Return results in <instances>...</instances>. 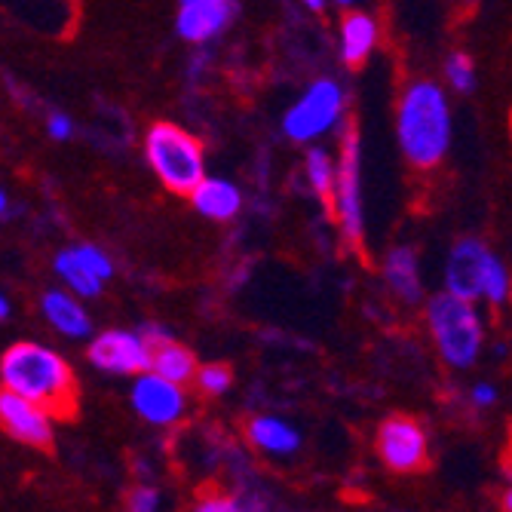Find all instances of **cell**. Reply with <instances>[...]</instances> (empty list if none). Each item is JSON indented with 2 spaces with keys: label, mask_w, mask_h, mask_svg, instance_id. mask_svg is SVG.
<instances>
[{
  "label": "cell",
  "mask_w": 512,
  "mask_h": 512,
  "mask_svg": "<svg viewBox=\"0 0 512 512\" xmlns=\"http://www.w3.org/2000/svg\"><path fill=\"white\" fill-rule=\"evenodd\" d=\"M393 129L402 160L414 172H436L454 145V108L442 80L411 77L396 99Z\"/></svg>",
  "instance_id": "obj_1"
},
{
  "label": "cell",
  "mask_w": 512,
  "mask_h": 512,
  "mask_svg": "<svg viewBox=\"0 0 512 512\" xmlns=\"http://www.w3.org/2000/svg\"><path fill=\"white\" fill-rule=\"evenodd\" d=\"M0 384L37 402L56 421H71L77 414V378L71 365L50 347L37 341H16L0 356Z\"/></svg>",
  "instance_id": "obj_2"
},
{
  "label": "cell",
  "mask_w": 512,
  "mask_h": 512,
  "mask_svg": "<svg viewBox=\"0 0 512 512\" xmlns=\"http://www.w3.org/2000/svg\"><path fill=\"white\" fill-rule=\"evenodd\" d=\"M424 332L439 356V362L451 371H470L479 365L488 347V316L485 307L439 289L424 298Z\"/></svg>",
  "instance_id": "obj_3"
},
{
  "label": "cell",
  "mask_w": 512,
  "mask_h": 512,
  "mask_svg": "<svg viewBox=\"0 0 512 512\" xmlns=\"http://www.w3.org/2000/svg\"><path fill=\"white\" fill-rule=\"evenodd\" d=\"M442 289L497 310L512 301V267L482 237H460L442 261Z\"/></svg>",
  "instance_id": "obj_4"
},
{
  "label": "cell",
  "mask_w": 512,
  "mask_h": 512,
  "mask_svg": "<svg viewBox=\"0 0 512 512\" xmlns=\"http://www.w3.org/2000/svg\"><path fill=\"white\" fill-rule=\"evenodd\" d=\"M145 157L163 188L191 197V191L206 178L203 142L178 123H154L145 135Z\"/></svg>",
  "instance_id": "obj_5"
},
{
  "label": "cell",
  "mask_w": 512,
  "mask_h": 512,
  "mask_svg": "<svg viewBox=\"0 0 512 512\" xmlns=\"http://www.w3.org/2000/svg\"><path fill=\"white\" fill-rule=\"evenodd\" d=\"M335 188L329 197V212L338 224V234L350 249L365 246V188H362V138L356 126H347L338 142Z\"/></svg>",
  "instance_id": "obj_6"
},
{
  "label": "cell",
  "mask_w": 512,
  "mask_h": 512,
  "mask_svg": "<svg viewBox=\"0 0 512 512\" xmlns=\"http://www.w3.org/2000/svg\"><path fill=\"white\" fill-rule=\"evenodd\" d=\"M347 117V89L335 77L313 80L283 117V132L295 145H316Z\"/></svg>",
  "instance_id": "obj_7"
},
{
  "label": "cell",
  "mask_w": 512,
  "mask_h": 512,
  "mask_svg": "<svg viewBox=\"0 0 512 512\" xmlns=\"http://www.w3.org/2000/svg\"><path fill=\"white\" fill-rule=\"evenodd\" d=\"M375 451L384 470H390L393 476L424 473L430 463V433L417 417L393 414L378 427Z\"/></svg>",
  "instance_id": "obj_8"
},
{
  "label": "cell",
  "mask_w": 512,
  "mask_h": 512,
  "mask_svg": "<svg viewBox=\"0 0 512 512\" xmlns=\"http://www.w3.org/2000/svg\"><path fill=\"white\" fill-rule=\"evenodd\" d=\"M56 417L40 408L37 402L19 396L16 390L0 384V430L7 436H13L16 442L28 445V448H40L50 451L56 442V430H53Z\"/></svg>",
  "instance_id": "obj_9"
},
{
  "label": "cell",
  "mask_w": 512,
  "mask_h": 512,
  "mask_svg": "<svg viewBox=\"0 0 512 512\" xmlns=\"http://www.w3.org/2000/svg\"><path fill=\"white\" fill-rule=\"evenodd\" d=\"M89 362L111 375H142L151 371V344L142 332H102L89 344Z\"/></svg>",
  "instance_id": "obj_10"
},
{
  "label": "cell",
  "mask_w": 512,
  "mask_h": 512,
  "mask_svg": "<svg viewBox=\"0 0 512 512\" xmlns=\"http://www.w3.org/2000/svg\"><path fill=\"white\" fill-rule=\"evenodd\" d=\"M381 279L393 301L402 307H421L427 298V279H424V261L411 243H396L381 258Z\"/></svg>",
  "instance_id": "obj_11"
},
{
  "label": "cell",
  "mask_w": 512,
  "mask_h": 512,
  "mask_svg": "<svg viewBox=\"0 0 512 512\" xmlns=\"http://www.w3.org/2000/svg\"><path fill=\"white\" fill-rule=\"evenodd\" d=\"M129 399H132V408H135L138 417H142V421L160 424V427L178 424L181 414H184V405H188L181 384L157 375V371H151V375H148V371H142L138 381L132 384Z\"/></svg>",
  "instance_id": "obj_12"
},
{
  "label": "cell",
  "mask_w": 512,
  "mask_h": 512,
  "mask_svg": "<svg viewBox=\"0 0 512 512\" xmlns=\"http://www.w3.org/2000/svg\"><path fill=\"white\" fill-rule=\"evenodd\" d=\"M237 16V0H178L175 28L188 43L218 37Z\"/></svg>",
  "instance_id": "obj_13"
},
{
  "label": "cell",
  "mask_w": 512,
  "mask_h": 512,
  "mask_svg": "<svg viewBox=\"0 0 512 512\" xmlns=\"http://www.w3.org/2000/svg\"><path fill=\"white\" fill-rule=\"evenodd\" d=\"M381 46V22L365 10H344L338 25V56L347 68H362Z\"/></svg>",
  "instance_id": "obj_14"
},
{
  "label": "cell",
  "mask_w": 512,
  "mask_h": 512,
  "mask_svg": "<svg viewBox=\"0 0 512 512\" xmlns=\"http://www.w3.org/2000/svg\"><path fill=\"white\" fill-rule=\"evenodd\" d=\"M142 335L151 344V371H157V375H163V378H169V381H175L181 387L188 381H194L197 359H194V353L188 347L172 341L166 335V329H160V325H145Z\"/></svg>",
  "instance_id": "obj_15"
},
{
  "label": "cell",
  "mask_w": 512,
  "mask_h": 512,
  "mask_svg": "<svg viewBox=\"0 0 512 512\" xmlns=\"http://www.w3.org/2000/svg\"><path fill=\"white\" fill-rule=\"evenodd\" d=\"M191 203L209 221H230V218H237L243 209V194L234 181L206 175L191 191Z\"/></svg>",
  "instance_id": "obj_16"
},
{
  "label": "cell",
  "mask_w": 512,
  "mask_h": 512,
  "mask_svg": "<svg viewBox=\"0 0 512 512\" xmlns=\"http://www.w3.org/2000/svg\"><path fill=\"white\" fill-rule=\"evenodd\" d=\"M40 307H43L46 322H50L59 335H65V338H86V335H92V319H89V313L83 310V304L74 295L50 289V292L43 295Z\"/></svg>",
  "instance_id": "obj_17"
},
{
  "label": "cell",
  "mask_w": 512,
  "mask_h": 512,
  "mask_svg": "<svg viewBox=\"0 0 512 512\" xmlns=\"http://www.w3.org/2000/svg\"><path fill=\"white\" fill-rule=\"evenodd\" d=\"M249 442L273 457H289L301 448V433L276 414H258L249 424Z\"/></svg>",
  "instance_id": "obj_18"
},
{
  "label": "cell",
  "mask_w": 512,
  "mask_h": 512,
  "mask_svg": "<svg viewBox=\"0 0 512 512\" xmlns=\"http://www.w3.org/2000/svg\"><path fill=\"white\" fill-rule=\"evenodd\" d=\"M335 169H338V160L325 151L322 145H310L307 148V157H304V178L310 184V191L322 200L329 203L332 197V188H335Z\"/></svg>",
  "instance_id": "obj_19"
},
{
  "label": "cell",
  "mask_w": 512,
  "mask_h": 512,
  "mask_svg": "<svg viewBox=\"0 0 512 512\" xmlns=\"http://www.w3.org/2000/svg\"><path fill=\"white\" fill-rule=\"evenodd\" d=\"M442 83L448 92H457V96H470L479 86V71L470 53L463 50H451L442 62Z\"/></svg>",
  "instance_id": "obj_20"
},
{
  "label": "cell",
  "mask_w": 512,
  "mask_h": 512,
  "mask_svg": "<svg viewBox=\"0 0 512 512\" xmlns=\"http://www.w3.org/2000/svg\"><path fill=\"white\" fill-rule=\"evenodd\" d=\"M56 273L65 279V286L77 295V298H96L102 292V279L99 276H92L74 255L71 249L68 252H59L56 258Z\"/></svg>",
  "instance_id": "obj_21"
},
{
  "label": "cell",
  "mask_w": 512,
  "mask_h": 512,
  "mask_svg": "<svg viewBox=\"0 0 512 512\" xmlns=\"http://www.w3.org/2000/svg\"><path fill=\"white\" fill-rule=\"evenodd\" d=\"M197 387L203 396H221L230 390V384H234V371H230V365H221V362H209V365H200L197 375H194Z\"/></svg>",
  "instance_id": "obj_22"
},
{
  "label": "cell",
  "mask_w": 512,
  "mask_h": 512,
  "mask_svg": "<svg viewBox=\"0 0 512 512\" xmlns=\"http://www.w3.org/2000/svg\"><path fill=\"white\" fill-rule=\"evenodd\" d=\"M71 255L92 273V276H99L102 283L105 279H111V273H114V264H111V258L99 249V246H74L71 249Z\"/></svg>",
  "instance_id": "obj_23"
},
{
  "label": "cell",
  "mask_w": 512,
  "mask_h": 512,
  "mask_svg": "<svg viewBox=\"0 0 512 512\" xmlns=\"http://www.w3.org/2000/svg\"><path fill=\"white\" fill-rule=\"evenodd\" d=\"M497 399H500V390H497L491 381H476V384H470V390H467V402H470L476 411H488V408H494V405H497Z\"/></svg>",
  "instance_id": "obj_24"
},
{
  "label": "cell",
  "mask_w": 512,
  "mask_h": 512,
  "mask_svg": "<svg viewBox=\"0 0 512 512\" xmlns=\"http://www.w3.org/2000/svg\"><path fill=\"white\" fill-rule=\"evenodd\" d=\"M157 506H160V494L154 488H135L129 497V509H135V512H151Z\"/></svg>",
  "instance_id": "obj_25"
},
{
  "label": "cell",
  "mask_w": 512,
  "mask_h": 512,
  "mask_svg": "<svg viewBox=\"0 0 512 512\" xmlns=\"http://www.w3.org/2000/svg\"><path fill=\"white\" fill-rule=\"evenodd\" d=\"M212 500H197V509L200 512H234L240 509L237 500H227V494H209Z\"/></svg>",
  "instance_id": "obj_26"
},
{
  "label": "cell",
  "mask_w": 512,
  "mask_h": 512,
  "mask_svg": "<svg viewBox=\"0 0 512 512\" xmlns=\"http://www.w3.org/2000/svg\"><path fill=\"white\" fill-rule=\"evenodd\" d=\"M46 129H50L53 138L65 142V138H71V132H74V123L65 114H50V120H46Z\"/></svg>",
  "instance_id": "obj_27"
},
{
  "label": "cell",
  "mask_w": 512,
  "mask_h": 512,
  "mask_svg": "<svg viewBox=\"0 0 512 512\" xmlns=\"http://www.w3.org/2000/svg\"><path fill=\"white\" fill-rule=\"evenodd\" d=\"M325 4H335V7H341V10H353L359 0H325Z\"/></svg>",
  "instance_id": "obj_28"
},
{
  "label": "cell",
  "mask_w": 512,
  "mask_h": 512,
  "mask_svg": "<svg viewBox=\"0 0 512 512\" xmlns=\"http://www.w3.org/2000/svg\"><path fill=\"white\" fill-rule=\"evenodd\" d=\"M301 4H304L307 10H313V13H319V10L325 7V0H301Z\"/></svg>",
  "instance_id": "obj_29"
},
{
  "label": "cell",
  "mask_w": 512,
  "mask_h": 512,
  "mask_svg": "<svg viewBox=\"0 0 512 512\" xmlns=\"http://www.w3.org/2000/svg\"><path fill=\"white\" fill-rule=\"evenodd\" d=\"M503 509H506V512H512V485L503 491Z\"/></svg>",
  "instance_id": "obj_30"
},
{
  "label": "cell",
  "mask_w": 512,
  "mask_h": 512,
  "mask_svg": "<svg viewBox=\"0 0 512 512\" xmlns=\"http://www.w3.org/2000/svg\"><path fill=\"white\" fill-rule=\"evenodd\" d=\"M7 313H10V304H7L4 295H0V319H7Z\"/></svg>",
  "instance_id": "obj_31"
},
{
  "label": "cell",
  "mask_w": 512,
  "mask_h": 512,
  "mask_svg": "<svg viewBox=\"0 0 512 512\" xmlns=\"http://www.w3.org/2000/svg\"><path fill=\"white\" fill-rule=\"evenodd\" d=\"M4 209H7V194H4V188H0V215H4Z\"/></svg>",
  "instance_id": "obj_32"
},
{
  "label": "cell",
  "mask_w": 512,
  "mask_h": 512,
  "mask_svg": "<svg viewBox=\"0 0 512 512\" xmlns=\"http://www.w3.org/2000/svg\"><path fill=\"white\" fill-rule=\"evenodd\" d=\"M460 4H463V7H470V4H476V0H460Z\"/></svg>",
  "instance_id": "obj_33"
}]
</instances>
